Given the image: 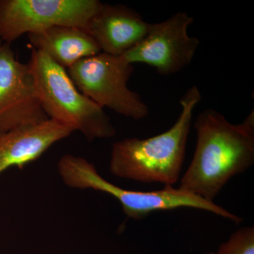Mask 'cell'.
I'll return each mask as SVG.
<instances>
[{
	"mask_svg": "<svg viewBox=\"0 0 254 254\" xmlns=\"http://www.w3.org/2000/svg\"><path fill=\"white\" fill-rule=\"evenodd\" d=\"M193 127L196 146L178 188L214 202L232 177L254 165V112L242 123L232 124L210 108L197 116Z\"/></svg>",
	"mask_w": 254,
	"mask_h": 254,
	"instance_id": "6da1fadb",
	"label": "cell"
},
{
	"mask_svg": "<svg viewBox=\"0 0 254 254\" xmlns=\"http://www.w3.org/2000/svg\"><path fill=\"white\" fill-rule=\"evenodd\" d=\"M201 98L198 87H190L180 100L179 118L168 131L150 138H126L114 143L109 165L114 176L173 187L185 161L193 110Z\"/></svg>",
	"mask_w": 254,
	"mask_h": 254,
	"instance_id": "7a4b0ae2",
	"label": "cell"
},
{
	"mask_svg": "<svg viewBox=\"0 0 254 254\" xmlns=\"http://www.w3.org/2000/svg\"><path fill=\"white\" fill-rule=\"evenodd\" d=\"M28 64L48 119L81 132L90 141L115 136V127L104 109L76 88L65 68L34 49Z\"/></svg>",
	"mask_w": 254,
	"mask_h": 254,
	"instance_id": "3957f363",
	"label": "cell"
},
{
	"mask_svg": "<svg viewBox=\"0 0 254 254\" xmlns=\"http://www.w3.org/2000/svg\"><path fill=\"white\" fill-rule=\"evenodd\" d=\"M58 173L66 186L77 190H93L108 193L120 202L124 213L133 220H141L159 210L190 208L205 210L239 224L242 219L214 202L180 188L140 191L125 190L100 176L95 165L82 157L64 155L58 164Z\"/></svg>",
	"mask_w": 254,
	"mask_h": 254,
	"instance_id": "277c9868",
	"label": "cell"
},
{
	"mask_svg": "<svg viewBox=\"0 0 254 254\" xmlns=\"http://www.w3.org/2000/svg\"><path fill=\"white\" fill-rule=\"evenodd\" d=\"M133 70V64L123 56L101 52L79 60L67 72L76 88L103 109L141 120L148 116L149 109L141 95L128 88Z\"/></svg>",
	"mask_w": 254,
	"mask_h": 254,
	"instance_id": "5b68a950",
	"label": "cell"
},
{
	"mask_svg": "<svg viewBox=\"0 0 254 254\" xmlns=\"http://www.w3.org/2000/svg\"><path fill=\"white\" fill-rule=\"evenodd\" d=\"M98 0H0V40L6 44L56 26L88 31Z\"/></svg>",
	"mask_w": 254,
	"mask_h": 254,
	"instance_id": "8992f818",
	"label": "cell"
},
{
	"mask_svg": "<svg viewBox=\"0 0 254 254\" xmlns=\"http://www.w3.org/2000/svg\"><path fill=\"white\" fill-rule=\"evenodd\" d=\"M193 21V16L180 11L162 22L150 23L143 39L123 58L132 64H148L160 74L179 72L191 63L200 45L198 38L189 35Z\"/></svg>",
	"mask_w": 254,
	"mask_h": 254,
	"instance_id": "52a82bcc",
	"label": "cell"
},
{
	"mask_svg": "<svg viewBox=\"0 0 254 254\" xmlns=\"http://www.w3.org/2000/svg\"><path fill=\"white\" fill-rule=\"evenodd\" d=\"M48 119L28 64L18 61L11 45H0V131Z\"/></svg>",
	"mask_w": 254,
	"mask_h": 254,
	"instance_id": "ba28073f",
	"label": "cell"
},
{
	"mask_svg": "<svg viewBox=\"0 0 254 254\" xmlns=\"http://www.w3.org/2000/svg\"><path fill=\"white\" fill-rule=\"evenodd\" d=\"M150 24L126 5L101 2L90 21L88 32L101 52L123 56L143 39Z\"/></svg>",
	"mask_w": 254,
	"mask_h": 254,
	"instance_id": "9c48e42d",
	"label": "cell"
},
{
	"mask_svg": "<svg viewBox=\"0 0 254 254\" xmlns=\"http://www.w3.org/2000/svg\"><path fill=\"white\" fill-rule=\"evenodd\" d=\"M73 132L51 119L0 131V175L12 167L23 169Z\"/></svg>",
	"mask_w": 254,
	"mask_h": 254,
	"instance_id": "30bf717a",
	"label": "cell"
},
{
	"mask_svg": "<svg viewBox=\"0 0 254 254\" xmlns=\"http://www.w3.org/2000/svg\"><path fill=\"white\" fill-rule=\"evenodd\" d=\"M28 37L33 49L43 52L64 68L101 53L89 32L74 26H53Z\"/></svg>",
	"mask_w": 254,
	"mask_h": 254,
	"instance_id": "8fae6325",
	"label": "cell"
},
{
	"mask_svg": "<svg viewBox=\"0 0 254 254\" xmlns=\"http://www.w3.org/2000/svg\"><path fill=\"white\" fill-rule=\"evenodd\" d=\"M215 254H254V227H242L234 232Z\"/></svg>",
	"mask_w": 254,
	"mask_h": 254,
	"instance_id": "7c38bea8",
	"label": "cell"
},
{
	"mask_svg": "<svg viewBox=\"0 0 254 254\" xmlns=\"http://www.w3.org/2000/svg\"><path fill=\"white\" fill-rule=\"evenodd\" d=\"M205 254H215V252H208V253H205Z\"/></svg>",
	"mask_w": 254,
	"mask_h": 254,
	"instance_id": "4fadbf2b",
	"label": "cell"
}]
</instances>
